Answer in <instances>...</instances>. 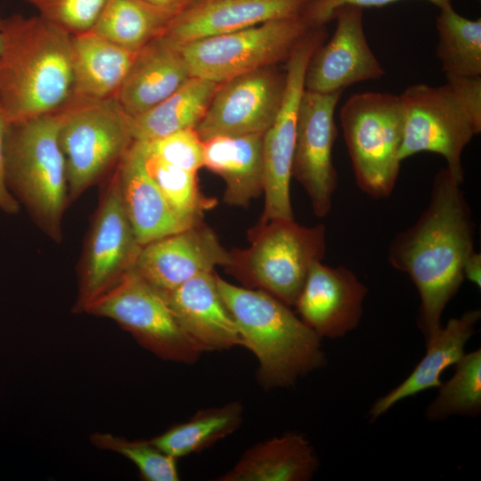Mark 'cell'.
<instances>
[{"instance_id":"cell-10","label":"cell","mask_w":481,"mask_h":481,"mask_svg":"<svg viewBox=\"0 0 481 481\" xmlns=\"http://www.w3.org/2000/svg\"><path fill=\"white\" fill-rule=\"evenodd\" d=\"M83 312L115 321L162 359L191 364L202 354L162 295L133 269L87 304Z\"/></svg>"},{"instance_id":"cell-16","label":"cell","mask_w":481,"mask_h":481,"mask_svg":"<svg viewBox=\"0 0 481 481\" xmlns=\"http://www.w3.org/2000/svg\"><path fill=\"white\" fill-rule=\"evenodd\" d=\"M230 261V251L200 222L142 246L133 270L159 293H166L218 265L225 267Z\"/></svg>"},{"instance_id":"cell-29","label":"cell","mask_w":481,"mask_h":481,"mask_svg":"<svg viewBox=\"0 0 481 481\" xmlns=\"http://www.w3.org/2000/svg\"><path fill=\"white\" fill-rule=\"evenodd\" d=\"M436 56L445 76H481V19L459 14L452 4L439 9Z\"/></svg>"},{"instance_id":"cell-22","label":"cell","mask_w":481,"mask_h":481,"mask_svg":"<svg viewBox=\"0 0 481 481\" xmlns=\"http://www.w3.org/2000/svg\"><path fill=\"white\" fill-rule=\"evenodd\" d=\"M70 47L72 90L69 100L115 99L138 51L121 47L91 29L71 35Z\"/></svg>"},{"instance_id":"cell-30","label":"cell","mask_w":481,"mask_h":481,"mask_svg":"<svg viewBox=\"0 0 481 481\" xmlns=\"http://www.w3.org/2000/svg\"><path fill=\"white\" fill-rule=\"evenodd\" d=\"M147 172L158 185L171 209L186 225L202 222L204 212L216 205V200L200 191L197 173L171 165L147 151L139 142Z\"/></svg>"},{"instance_id":"cell-26","label":"cell","mask_w":481,"mask_h":481,"mask_svg":"<svg viewBox=\"0 0 481 481\" xmlns=\"http://www.w3.org/2000/svg\"><path fill=\"white\" fill-rule=\"evenodd\" d=\"M219 84L191 77L167 98L146 112L130 118L134 142H152L186 128H195L205 115Z\"/></svg>"},{"instance_id":"cell-8","label":"cell","mask_w":481,"mask_h":481,"mask_svg":"<svg viewBox=\"0 0 481 481\" xmlns=\"http://www.w3.org/2000/svg\"><path fill=\"white\" fill-rule=\"evenodd\" d=\"M60 110L59 143L69 202L116 167L134 141L130 117L116 99L69 100Z\"/></svg>"},{"instance_id":"cell-39","label":"cell","mask_w":481,"mask_h":481,"mask_svg":"<svg viewBox=\"0 0 481 481\" xmlns=\"http://www.w3.org/2000/svg\"><path fill=\"white\" fill-rule=\"evenodd\" d=\"M3 25H4V19H2L0 17V52H1V47H2V29H3Z\"/></svg>"},{"instance_id":"cell-11","label":"cell","mask_w":481,"mask_h":481,"mask_svg":"<svg viewBox=\"0 0 481 481\" xmlns=\"http://www.w3.org/2000/svg\"><path fill=\"white\" fill-rule=\"evenodd\" d=\"M326 37L324 26L312 27L297 44L286 65V85L280 110L263 134L265 208L260 222L294 219L289 194L299 102L308 61Z\"/></svg>"},{"instance_id":"cell-12","label":"cell","mask_w":481,"mask_h":481,"mask_svg":"<svg viewBox=\"0 0 481 481\" xmlns=\"http://www.w3.org/2000/svg\"><path fill=\"white\" fill-rule=\"evenodd\" d=\"M142 245L123 206L114 171L93 221L83 253L77 312L133 269Z\"/></svg>"},{"instance_id":"cell-35","label":"cell","mask_w":481,"mask_h":481,"mask_svg":"<svg viewBox=\"0 0 481 481\" xmlns=\"http://www.w3.org/2000/svg\"><path fill=\"white\" fill-rule=\"evenodd\" d=\"M398 0H308L302 12V16L311 27L324 26L331 20L335 9L344 4L356 5L362 8L384 6ZM439 9L451 4L452 0H427Z\"/></svg>"},{"instance_id":"cell-37","label":"cell","mask_w":481,"mask_h":481,"mask_svg":"<svg viewBox=\"0 0 481 481\" xmlns=\"http://www.w3.org/2000/svg\"><path fill=\"white\" fill-rule=\"evenodd\" d=\"M464 278L470 281L479 289L481 287V255L473 250L463 265Z\"/></svg>"},{"instance_id":"cell-18","label":"cell","mask_w":481,"mask_h":481,"mask_svg":"<svg viewBox=\"0 0 481 481\" xmlns=\"http://www.w3.org/2000/svg\"><path fill=\"white\" fill-rule=\"evenodd\" d=\"M308 0H198L169 22L162 37L175 45L232 33L302 13Z\"/></svg>"},{"instance_id":"cell-24","label":"cell","mask_w":481,"mask_h":481,"mask_svg":"<svg viewBox=\"0 0 481 481\" xmlns=\"http://www.w3.org/2000/svg\"><path fill=\"white\" fill-rule=\"evenodd\" d=\"M481 317L479 309H471L458 318L450 319L427 346V352L412 373L396 387L379 398L370 410L371 420L386 413L404 398L431 387H439L443 371L455 365L464 355L468 340Z\"/></svg>"},{"instance_id":"cell-19","label":"cell","mask_w":481,"mask_h":481,"mask_svg":"<svg viewBox=\"0 0 481 481\" xmlns=\"http://www.w3.org/2000/svg\"><path fill=\"white\" fill-rule=\"evenodd\" d=\"M216 274L200 273L168 292L160 293L202 353L241 346L236 323L219 294Z\"/></svg>"},{"instance_id":"cell-17","label":"cell","mask_w":481,"mask_h":481,"mask_svg":"<svg viewBox=\"0 0 481 481\" xmlns=\"http://www.w3.org/2000/svg\"><path fill=\"white\" fill-rule=\"evenodd\" d=\"M367 292L351 270L318 261L310 267L294 306L321 338H338L358 326Z\"/></svg>"},{"instance_id":"cell-25","label":"cell","mask_w":481,"mask_h":481,"mask_svg":"<svg viewBox=\"0 0 481 481\" xmlns=\"http://www.w3.org/2000/svg\"><path fill=\"white\" fill-rule=\"evenodd\" d=\"M319 461L309 441L289 432L248 449L220 481H306L313 477Z\"/></svg>"},{"instance_id":"cell-15","label":"cell","mask_w":481,"mask_h":481,"mask_svg":"<svg viewBox=\"0 0 481 481\" xmlns=\"http://www.w3.org/2000/svg\"><path fill=\"white\" fill-rule=\"evenodd\" d=\"M333 36L312 54L305 74V89L316 93L345 90L348 86L378 79L385 70L371 51L363 29V8L344 4L334 10Z\"/></svg>"},{"instance_id":"cell-38","label":"cell","mask_w":481,"mask_h":481,"mask_svg":"<svg viewBox=\"0 0 481 481\" xmlns=\"http://www.w3.org/2000/svg\"><path fill=\"white\" fill-rule=\"evenodd\" d=\"M154 6L173 13H179L198 0H143Z\"/></svg>"},{"instance_id":"cell-32","label":"cell","mask_w":481,"mask_h":481,"mask_svg":"<svg viewBox=\"0 0 481 481\" xmlns=\"http://www.w3.org/2000/svg\"><path fill=\"white\" fill-rule=\"evenodd\" d=\"M92 444L101 449L117 452L133 461L147 481H177L176 459L167 454L151 441H129L110 434L94 433Z\"/></svg>"},{"instance_id":"cell-6","label":"cell","mask_w":481,"mask_h":481,"mask_svg":"<svg viewBox=\"0 0 481 481\" xmlns=\"http://www.w3.org/2000/svg\"><path fill=\"white\" fill-rule=\"evenodd\" d=\"M325 232L322 224L304 226L294 219L259 221L249 232L250 246L231 250L225 269L245 288L263 290L294 306L310 267L324 257Z\"/></svg>"},{"instance_id":"cell-9","label":"cell","mask_w":481,"mask_h":481,"mask_svg":"<svg viewBox=\"0 0 481 481\" xmlns=\"http://www.w3.org/2000/svg\"><path fill=\"white\" fill-rule=\"evenodd\" d=\"M310 28L299 14L176 45L192 77L220 84L287 61Z\"/></svg>"},{"instance_id":"cell-5","label":"cell","mask_w":481,"mask_h":481,"mask_svg":"<svg viewBox=\"0 0 481 481\" xmlns=\"http://www.w3.org/2000/svg\"><path fill=\"white\" fill-rule=\"evenodd\" d=\"M60 125L59 110L9 125L5 136L8 187L36 224L56 242L62 240V216L69 203Z\"/></svg>"},{"instance_id":"cell-13","label":"cell","mask_w":481,"mask_h":481,"mask_svg":"<svg viewBox=\"0 0 481 481\" xmlns=\"http://www.w3.org/2000/svg\"><path fill=\"white\" fill-rule=\"evenodd\" d=\"M343 92L324 94L305 89L298 107L291 175L307 192L319 217L330 213L338 184L332 161L338 135L334 113Z\"/></svg>"},{"instance_id":"cell-28","label":"cell","mask_w":481,"mask_h":481,"mask_svg":"<svg viewBox=\"0 0 481 481\" xmlns=\"http://www.w3.org/2000/svg\"><path fill=\"white\" fill-rule=\"evenodd\" d=\"M242 417L243 408L239 402L203 409L151 442L177 460L203 451L231 435L240 426Z\"/></svg>"},{"instance_id":"cell-7","label":"cell","mask_w":481,"mask_h":481,"mask_svg":"<svg viewBox=\"0 0 481 481\" xmlns=\"http://www.w3.org/2000/svg\"><path fill=\"white\" fill-rule=\"evenodd\" d=\"M339 120L356 185L373 199L389 197L402 162L404 120L399 95L355 94L341 107Z\"/></svg>"},{"instance_id":"cell-3","label":"cell","mask_w":481,"mask_h":481,"mask_svg":"<svg viewBox=\"0 0 481 481\" xmlns=\"http://www.w3.org/2000/svg\"><path fill=\"white\" fill-rule=\"evenodd\" d=\"M219 294L232 316L241 346L258 361L257 380L266 388L293 386L325 363L321 338L283 302L216 274Z\"/></svg>"},{"instance_id":"cell-21","label":"cell","mask_w":481,"mask_h":481,"mask_svg":"<svg viewBox=\"0 0 481 481\" xmlns=\"http://www.w3.org/2000/svg\"><path fill=\"white\" fill-rule=\"evenodd\" d=\"M115 172L123 206L142 246L189 227L176 216L147 172L135 142Z\"/></svg>"},{"instance_id":"cell-33","label":"cell","mask_w":481,"mask_h":481,"mask_svg":"<svg viewBox=\"0 0 481 481\" xmlns=\"http://www.w3.org/2000/svg\"><path fill=\"white\" fill-rule=\"evenodd\" d=\"M46 21L75 35L90 30L106 0H24Z\"/></svg>"},{"instance_id":"cell-23","label":"cell","mask_w":481,"mask_h":481,"mask_svg":"<svg viewBox=\"0 0 481 481\" xmlns=\"http://www.w3.org/2000/svg\"><path fill=\"white\" fill-rule=\"evenodd\" d=\"M203 143V167L224 181V202L247 208L263 192V134L216 136Z\"/></svg>"},{"instance_id":"cell-36","label":"cell","mask_w":481,"mask_h":481,"mask_svg":"<svg viewBox=\"0 0 481 481\" xmlns=\"http://www.w3.org/2000/svg\"><path fill=\"white\" fill-rule=\"evenodd\" d=\"M9 125L0 110V212L16 214L20 203L11 192L6 179L5 136Z\"/></svg>"},{"instance_id":"cell-27","label":"cell","mask_w":481,"mask_h":481,"mask_svg":"<svg viewBox=\"0 0 481 481\" xmlns=\"http://www.w3.org/2000/svg\"><path fill=\"white\" fill-rule=\"evenodd\" d=\"M175 13L143 0H106L91 30L131 51L161 37Z\"/></svg>"},{"instance_id":"cell-1","label":"cell","mask_w":481,"mask_h":481,"mask_svg":"<svg viewBox=\"0 0 481 481\" xmlns=\"http://www.w3.org/2000/svg\"><path fill=\"white\" fill-rule=\"evenodd\" d=\"M475 223L464 192L446 167L435 175L429 203L416 223L389 246L388 261L409 275L420 304L418 326L429 344L464 278L463 265L474 250Z\"/></svg>"},{"instance_id":"cell-14","label":"cell","mask_w":481,"mask_h":481,"mask_svg":"<svg viewBox=\"0 0 481 481\" xmlns=\"http://www.w3.org/2000/svg\"><path fill=\"white\" fill-rule=\"evenodd\" d=\"M286 69H260L220 83L195 126L205 142L216 136L264 134L281 105Z\"/></svg>"},{"instance_id":"cell-34","label":"cell","mask_w":481,"mask_h":481,"mask_svg":"<svg viewBox=\"0 0 481 481\" xmlns=\"http://www.w3.org/2000/svg\"><path fill=\"white\" fill-rule=\"evenodd\" d=\"M150 153L182 169L203 167L204 143L195 128H186L152 142H139Z\"/></svg>"},{"instance_id":"cell-4","label":"cell","mask_w":481,"mask_h":481,"mask_svg":"<svg viewBox=\"0 0 481 481\" xmlns=\"http://www.w3.org/2000/svg\"><path fill=\"white\" fill-rule=\"evenodd\" d=\"M446 83L414 84L400 95L404 134L399 158L428 151L443 156L446 168L464 183L461 156L481 132V76H445Z\"/></svg>"},{"instance_id":"cell-20","label":"cell","mask_w":481,"mask_h":481,"mask_svg":"<svg viewBox=\"0 0 481 481\" xmlns=\"http://www.w3.org/2000/svg\"><path fill=\"white\" fill-rule=\"evenodd\" d=\"M191 77L178 46L161 36L138 51L115 99L134 118L167 98Z\"/></svg>"},{"instance_id":"cell-2","label":"cell","mask_w":481,"mask_h":481,"mask_svg":"<svg viewBox=\"0 0 481 481\" xmlns=\"http://www.w3.org/2000/svg\"><path fill=\"white\" fill-rule=\"evenodd\" d=\"M71 35L38 16L4 19L0 110L8 125L54 113L71 96Z\"/></svg>"},{"instance_id":"cell-31","label":"cell","mask_w":481,"mask_h":481,"mask_svg":"<svg viewBox=\"0 0 481 481\" xmlns=\"http://www.w3.org/2000/svg\"><path fill=\"white\" fill-rule=\"evenodd\" d=\"M452 377L439 387L436 397L427 407L428 420L452 415L477 416L481 411V350L464 354L455 364Z\"/></svg>"}]
</instances>
